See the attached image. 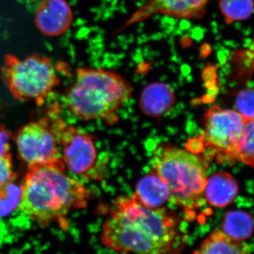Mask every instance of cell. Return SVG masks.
<instances>
[{"instance_id": "obj_7", "label": "cell", "mask_w": 254, "mask_h": 254, "mask_svg": "<svg viewBox=\"0 0 254 254\" xmlns=\"http://www.w3.org/2000/svg\"><path fill=\"white\" fill-rule=\"evenodd\" d=\"M53 125L63 148L62 157L65 168L86 180H100L94 138L75 127L66 125L60 119L53 122Z\"/></svg>"}, {"instance_id": "obj_12", "label": "cell", "mask_w": 254, "mask_h": 254, "mask_svg": "<svg viewBox=\"0 0 254 254\" xmlns=\"http://www.w3.org/2000/svg\"><path fill=\"white\" fill-rule=\"evenodd\" d=\"M238 193V183L231 174L219 172L207 179L204 198L211 206L225 208L231 204Z\"/></svg>"}, {"instance_id": "obj_14", "label": "cell", "mask_w": 254, "mask_h": 254, "mask_svg": "<svg viewBox=\"0 0 254 254\" xmlns=\"http://www.w3.org/2000/svg\"><path fill=\"white\" fill-rule=\"evenodd\" d=\"M193 254H251L244 242L227 237L221 230H215L203 240Z\"/></svg>"}, {"instance_id": "obj_6", "label": "cell", "mask_w": 254, "mask_h": 254, "mask_svg": "<svg viewBox=\"0 0 254 254\" xmlns=\"http://www.w3.org/2000/svg\"><path fill=\"white\" fill-rule=\"evenodd\" d=\"M20 158L28 167L53 165L65 168L53 123L44 118L24 125L14 136Z\"/></svg>"}, {"instance_id": "obj_5", "label": "cell", "mask_w": 254, "mask_h": 254, "mask_svg": "<svg viewBox=\"0 0 254 254\" xmlns=\"http://www.w3.org/2000/svg\"><path fill=\"white\" fill-rule=\"evenodd\" d=\"M1 77L15 98L34 101L38 105L43 104L60 84L51 60L38 55L23 59L6 55L1 67Z\"/></svg>"}, {"instance_id": "obj_13", "label": "cell", "mask_w": 254, "mask_h": 254, "mask_svg": "<svg viewBox=\"0 0 254 254\" xmlns=\"http://www.w3.org/2000/svg\"><path fill=\"white\" fill-rule=\"evenodd\" d=\"M133 198L146 208L158 209L171 200V193L165 182L151 170L137 182Z\"/></svg>"}, {"instance_id": "obj_2", "label": "cell", "mask_w": 254, "mask_h": 254, "mask_svg": "<svg viewBox=\"0 0 254 254\" xmlns=\"http://www.w3.org/2000/svg\"><path fill=\"white\" fill-rule=\"evenodd\" d=\"M53 165L28 167L21 189L18 208L23 215L48 225L63 220L73 209L84 208L89 193L81 182Z\"/></svg>"}, {"instance_id": "obj_16", "label": "cell", "mask_w": 254, "mask_h": 254, "mask_svg": "<svg viewBox=\"0 0 254 254\" xmlns=\"http://www.w3.org/2000/svg\"><path fill=\"white\" fill-rule=\"evenodd\" d=\"M219 7L227 23L245 21L254 11V0H219Z\"/></svg>"}, {"instance_id": "obj_1", "label": "cell", "mask_w": 254, "mask_h": 254, "mask_svg": "<svg viewBox=\"0 0 254 254\" xmlns=\"http://www.w3.org/2000/svg\"><path fill=\"white\" fill-rule=\"evenodd\" d=\"M102 243L119 253L178 254L185 243L178 215L120 197L102 227Z\"/></svg>"}, {"instance_id": "obj_17", "label": "cell", "mask_w": 254, "mask_h": 254, "mask_svg": "<svg viewBox=\"0 0 254 254\" xmlns=\"http://www.w3.org/2000/svg\"><path fill=\"white\" fill-rule=\"evenodd\" d=\"M21 185L9 182L0 188V216L9 215L18 208L21 200Z\"/></svg>"}, {"instance_id": "obj_21", "label": "cell", "mask_w": 254, "mask_h": 254, "mask_svg": "<svg viewBox=\"0 0 254 254\" xmlns=\"http://www.w3.org/2000/svg\"><path fill=\"white\" fill-rule=\"evenodd\" d=\"M11 136V132L8 131L4 126L0 125V157L9 153Z\"/></svg>"}, {"instance_id": "obj_9", "label": "cell", "mask_w": 254, "mask_h": 254, "mask_svg": "<svg viewBox=\"0 0 254 254\" xmlns=\"http://www.w3.org/2000/svg\"><path fill=\"white\" fill-rule=\"evenodd\" d=\"M210 0H147L131 15L124 28L142 22L155 14L185 19H200L204 16Z\"/></svg>"}, {"instance_id": "obj_8", "label": "cell", "mask_w": 254, "mask_h": 254, "mask_svg": "<svg viewBox=\"0 0 254 254\" xmlns=\"http://www.w3.org/2000/svg\"><path fill=\"white\" fill-rule=\"evenodd\" d=\"M203 123L205 143L213 147L220 158L239 159V143L247 120L237 110L213 105L205 113Z\"/></svg>"}, {"instance_id": "obj_18", "label": "cell", "mask_w": 254, "mask_h": 254, "mask_svg": "<svg viewBox=\"0 0 254 254\" xmlns=\"http://www.w3.org/2000/svg\"><path fill=\"white\" fill-rule=\"evenodd\" d=\"M239 159L254 168V120L247 121L239 143Z\"/></svg>"}, {"instance_id": "obj_19", "label": "cell", "mask_w": 254, "mask_h": 254, "mask_svg": "<svg viewBox=\"0 0 254 254\" xmlns=\"http://www.w3.org/2000/svg\"><path fill=\"white\" fill-rule=\"evenodd\" d=\"M237 111L247 121L254 120V88H245L237 93L235 99Z\"/></svg>"}, {"instance_id": "obj_15", "label": "cell", "mask_w": 254, "mask_h": 254, "mask_svg": "<svg viewBox=\"0 0 254 254\" xmlns=\"http://www.w3.org/2000/svg\"><path fill=\"white\" fill-rule=\"evenodd\" d=\"M220 230L232 240L244 242L253 235V217L244 210H234L227 212L222 220Z\"/></svg>"}, {"instance_id": "obj_3", "label": "cell", "mask_w": 254, "mask_h": 254, "mask_svg": "<svg viewBox=\"0 0 254 254\" xmlns=\"http://www.w3.org/2000/svg\"><path fill=\"white\" fill-rule=\"evenodd\" d=\"M132 93L131 85L118 73L102 68H78L65 98L68 109L80 120H100L114 125L119 120L118 110Z\"/></svg>"}, {"instance_id": "obj_10", "label": "cell", "mask_w": 254, "mask_h": 254, "mask_svg": "<svg viewBox=\"0 0 254 254\" xmlns=\"http://www.w3.org/2000/svg\"><path fill=\"white\" fill-rule=\"evenodd\" d=\"M73 18L72 9L65 0H44L37 9L35 21L43 34L58 36L67 31Z\"/></svg>"}, {"instance_id": "obj_20", "label": "cell", "mask_w": 254, "mask_h": 254, "mask_svg": "<svg viewBox=\"0 0 254 254\" xmlns=\"http://www.w3.org/2000/svg\"><path fill=\"white\" fill-rule=\"evenodd\" d=\"M16 177L11 154L9 153L0 157V188L9 182H14Z\"/></svg>"}, {"instance_id": "obj_11", "label": "cell", "mask_w": 254, "mask_h": 254, "mask_svg": "<svg viewBox=\"0 0 254 254\" xmlns=\"http://www.w3.org/2000/svg\"><path fill=\"white\" fill-rule=\"evenodd\" d=\"M176 96L173 88L165 83H150L143 88L139 99L142 113L150 118L164 116L173 108Z\"/></svg>"}, {"instance_id": "obj_4", "label": "cell", "mask_w": 254, "mask_h": 254, "mask_svg": "<svg viewBox=\"0 0 254 254\" xmlns=\"http://www.w3.org/2000/svg\"><path fill=\"white\" fill-rule=\"evenodd\" d=\"M152 171L168 185L171 200L185 213L192 214L205 202L207 177L204 162L188 150L161 145L155 150Z\"/></svg>"}]
</instances>
